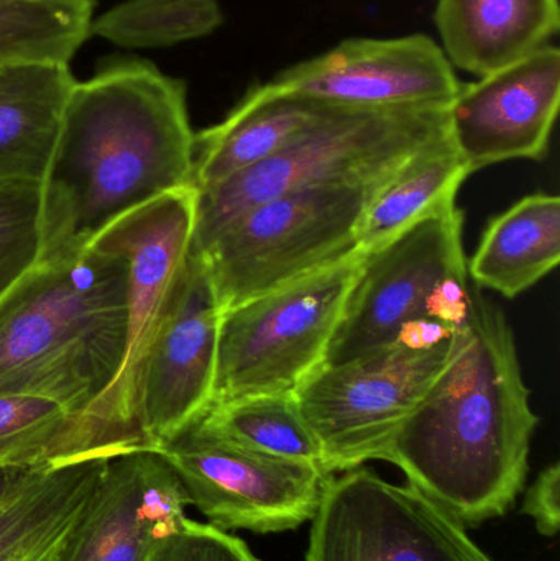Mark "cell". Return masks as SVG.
<instances>
[{"label": "cell", "instance_id": "16", "mask_svg": "<svg viewBox=\"0 0 560 561\" xmlns=\"http://www.w3.org/2000/svg\"><path fill=\"white\" fill-rule=\"evenodd\" d=\"M338 111L272 79L252 85L222 122L196 134L194 190L216 186L275 157Z\"/></svg>", "mask_w": 560, "mask_h": 561}, {"label": "cell", "instance_id": "21", "mask_svg": "<svg viewBox=\"0 0 560 561\" xmlns=\"http://www.w3.org/2000/svg\"><path fill=\"white\" fill-rule=\"evenodd\" d=\"M470 174L446 128L421 147L368 204L358 229V245L365 252L378 249L454 203Z\"/></svg>", "mask_w": 560, "mask_h": 561}, {"label": "cell", "instance_id": "14", "mask_svg": "<svg viewBox=\"0 0 560 561\" xmlns=\"http://www.w3.org/2000/svg\"><path fill=\"white\" fill-rule=\"evenodd\" d=\"M560 104V51L548 45L515 65L462 82L447 128L470 173L512 160H545Z\"/></svg>", "mask_w": 560, "mask_h": 561}, {"label": "cell", "instance_id": "15", "mask_svg": "<svg viewBox=\"0 0 560 561\" xmlns=\"http://www.w3.org/2000/svg\"><path fill=\"white\" fill-rule=\"evenodd\" d=\"M187 506L180 478L161 451H122L105 461L58 561H147L183 526Z\"/></svg>", "mask_w": 560, "mask_h": 561}, {"label": "cell", "instance_id": "12", "mask_svg": "<svg viewBox=\"0 0 560 561\" xmlns=\"http://www.w3.org/2000/svg\"><path fill=\"white\" fill-rule=\"evenodd\" d=\"M196 190L164 194L128 214L92 245L127 262V343L121 371L102 401L105 431L128 448L147 447L135 419V388L173 280L190 253Z\"/></svg>", "mask_w": 560, "mask_h": 561}, {"label": "cell", "instance_id": "22", "mask_svg": "<svg viewBox=\"0 0 560 561\" xmlns=\"http://www.w3.org/2000/svg\"><path fill=\"white\" fill-rule=\"evenodd\" d=\"M114 455L118 451L61 402L43 396L0 394V470Z\"/></svg>", "mask_w": 560, "mask_h": 561}, {"label": "cell", "instance_id": "6", "mask_svg": "<svg viewBox=\"0 0 560 561\" xmlns=\"http://www.w3.org/2000/svg\"><path fill=\"white\" fill-rule=\"evenodd\" d=\"M393 174L293 191L227 224L196 253L206 263L220 310L357 252L362 217Z\"/></svg>", "mask_w": 560, "mask_h": 561}, {"label": "cell", "instance_id": "11", "mask_svg": "<svg viewBox=\"0 0 560 561\" xmlns=\"http://www.w3.org/2000/svg\"><path fill=\"white\" fill-rule=\"evenodd\" d=\"M220 316L206 263L187 253L138 371L135 419L148 448L163 447L209 409Z\"/></svg>", "mask_w": 560, "mask_h": 561}, {"label": "cell", "instance_id": "2", "mask_svg": "<svg viewBox=\"0 0 560 561\" xmlns=\"http://www.w3.org/2000/svg\"><path fill=\"white\" fill-rule=\"evenodd\" d=\"M505 313L473 289L443 371L385 451L411 486L467 526L512 510L539 417Z\"/></svg>", "mask_w": 560, "mask_h": 561}, {"label": "cell", "instance_id": "8", "mask_svg": "<svg viewBox=\"0 0 560 561\" xmlns=\"http://www.w3.org/2000/svg\"><path fill=\"white\" fill-rule=\"evenodd\" d=\"M459 335L437 342L400 340L319 366L301 382L295 398L318 438L325 473L384 460L395 435L449 362Z\"/></svg>", "mask_w": 560, "mask_h": 561}, {"label": "cell", "instance_id": "4", "mask_svg": "<svg viewBox=\"0 0 560 561\" xmlns=\"http://www.w3.org/2000/svg\"><path fill=\"white\" fill-rule=\"evenodd\" d=\"M457 201L370 250L345 300L324 365L400 340L450 339L464 329L473 289Z\"/></svg>", "mask_w": 560, "mask_h": 561}, {"label": "cell", "instance_id": "26", "mask_svg": "<svg viewBox=\"0 0 560 561\" xmlns=\"http://www.w3.org/2000/svg\"><path fill=\"white\" fill-rule=\"evenodd\" d=\"M42 259V183H0V299Z\"/></svg>", "mask_w": 560, "mask_h": 561}, {"label": "cell", "instance_id": "27", "mask_svg": "<svg viewBox=\"0 0 560 561\" xmlns=\"http://www.w3.org/2000/svg\"><path fill=\"white\" fill-rule=\"evenodd\" d=\"M147 561H260L245 542L213 524L186 519L176 533L164 537Z\"/></svg>", "mask_w": 560, "mask_h": 561}, {"label": "cell", "instance_id": "28", "mask_svg": "<svg viewBox=\"0 0 560 561\" xmlns=\"http://www.w3.org/2000/svg\"><path fill=\"white\" fill-rule=\"evenodd\" d=\"M560 465L541 471L528 493H526L523 513L535 520L539 534L545 537L558 536L560 529Z\"/></svg>", "mask_w": 560, "mask_h": 561}, {"label": "cell", "instance_id": "1", "mask_svg": "<svg viewBox=\"0 0 560 561\" xmlns=\"http://www.w3.org/2000/svg\"><path fill=\"white\" fill-rule=\"evenodd\" d=\"M186 85L145 59L76 81L42 181V259L78 255L128 214L194 190Z\"/></svg>", "mask_w": 560, "mask_h": 561}, {"label": "cell", "instance_id": "19", "mask_svg": "<svg viewBox=\"0 0 560 561\" xmlns=\"http://www.w3.org/2000/svg\"><path fill=\"white\" fill-rule=\"evenodd\" d=\"M75 82L68 62H0V183H42Z\"/></svg>", "mask_w": 560, "mask_h": 561}, {"label": "cell", "instance_id": "13", "mask_svg": "<svg viewBox=\"0 0 560 561\" xmlns=\"http://www.w3.org/2000/svg\"><path fill=\"white\" fill-rule=\"evenodd\" d=\"M272 81L339 108L449 107L462 88L439 43L424 33L344 39Z\"/></svg>", "mask_w": 560, "mask_h": 561}, {"label": "cell", "instance_id": "25", "mask_svg": "<svg viewBox=\"0 0 560 561\" xmlns=\"http://www.w3.org/2000/svg\"><path fill=\"white\" fill-rule=\"evenodd\" d=\"M224 23L219 0H124L94 16L91 35L130 49L206 38Z\"/></svg>", "mask_w": 560, "mask_h": 561}, {"label": "cell", "instance_id": "29", "mask_svg": "<svg viewBox=\"0 0 560 561\" xmlns=\"http://www.w3.org/2000/svg\"><path fill=\"white\" fill-rule=\"evenodd\" d=\"M7 470H0V494H2L3 486H5Z\"/></svg>", "mask_w": 560, "mask_h": 561}, {"label": "cell", "instance_id": "5", "mask_svg": "<svg viewBox=\"0 0 560 561\" xmlns=\"http://www.w3.org/2000/svg\"><path fill=\"white\" fill-rule=\"evenodd\" d=\"M446 128L447 107L341 108L275 157L196 191L190 252H201L227 224L273 197L390 176Z\"/></svg>", "mask_w": 560, "mask_h": 561}, {"label": "cell", "instance_id": "24", "mask_svg": "<svg viewBox=\"0 0 560 561\" xmlns=\"http://www.w3.org/2000/svg\"><path fill=\"white\" fill-rule=\"evenodd\" d=\"M94 0H0V62H68L91 36Z\"/></svg>", "mask_w": 560, "mask_h": 561}, {"label": "cell", "instance_id": "9", "mask_svg": "<svg viewBox=\"0 0 560 561\" xmlns=\"http://www.w3.org/2000/svg\"><path fill=\"white\" fill-rule=\"evenodd\" d=\"M311 520L305 561H493L439 504L370 470L329 477Z\"/></svg>", "mask_w": 560, "mask_h": 561}, {"label": "cell", "instance_id": "23", "mask_svg": "<svg viewBox=\"0 0 560 561\" xmlns=\"http://www.w3.org/2000/svg\"><path fill=\"white\" fill-rule=\"evenodd\" d=\"M197 422L247 450L325 471L318 438L306 422L295 392L250 396L210 405Z\"/></svg>", "mask_w": 560, "mask_h": 561}, {"label": "cell", "instance_id": "17", "mask_svg": "<svg viewBox=\"0 0 560 561\" xmlns=\"http://www.w3.org/2000/svg\"><path fill=\"white\" fill-rule=\"evenodd\" d=\"M107 460L7 470L0 494V561H58Z\"/></svg>", "mask_w": 560, "mask_h": 561}, {"label": "cell", "instance_id": "7", "mask_svg": "<svg viewBox=\"0 0 560 561\" xmlns=\"http://www.w3.org/2000/svg\"><path fill=\"white\" fill-rule=\"evenodd\" d=\"M365 255L358 249L305 278L224 310L210 405L295 392L324 365Z\"/></svg>", "mask_w": 560, "mask_h": 561}, {"label": "cell", "instance_id": "3", "mask_svg": "<svg viewBox=\"0 0 560 561\" xmlns=\"http://www.w3.org/2000/svg\"><path fill=\"white\" fill-rule=\"evenodd\" d=\"M127 280L124 256L91 245L38 263L0 299V394L61 402L118 454L132 448L99 412L124 362Z\"/></svg>", "mask_w": 560, "mask_h": 561}, {"label": "cell", "instance_id": "20", "mask_svg": "<svg viewBox=\"0 0 560 561\" xmlns=\"http://www.w3.org/2000/svg\"><path fill=\"white\" fill-rule=\"evenodd\" d=\"M560 199L533 194L493 217L467 263L477 286L515 299L558 268Z\"/></svg>", "mask_w": 560, "mask_h": 561}, {"label": "cell", "instance_id": "18", "mask_svg": "<svg viewBox=\"0 0 560 561\" xmlns=\"http://www.w3.org/2000/svg\"><path fill=\"white\" fill-rule=\"evenodd\" d=\"M434 23L453 68L482 78L551 45L559 0H437Z\"/></svg>", "mask_w": 560, "mask_h": 561}, {"label": "cell", "instance_id": "10", "mask_svg": "<svg viewBox=\"0 0 560 561\" xmlns=\"http://www.w3.org/2000/svg\"><path fill=\"white\" fill-rule=\"evenodd\" d=\"M190 506L219 529L285 533L311 520L332 474L239 447L194 421L158 448Z\"/></svg>", "mask_w": 560, "mask_h": 561}]
</instances>
